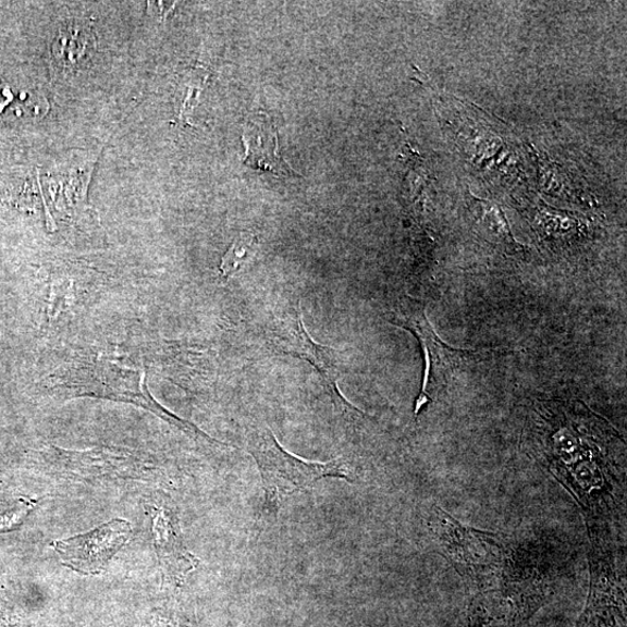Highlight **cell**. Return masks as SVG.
<instances>
[{"instance_id": "9c48e42d", "label": "cell", "mask_w": 627, "mask_h": 627, "mask_svg": "<svg viewBox=\"0 0 627 627\" xmlns=\"http://www.w3.org/2000/svg\"><path fill=\"white\" fill-rule=\"evenodd\" d=\"M35 505H37V501L32 499H22L14 511L0 516V533L10 532L21 528L23 522L34 511Z\"/></svg>"}, {"instance_id": "8992f818", "label": "cell", "mask_w": 627, "mask_h": 627, "mask_svg": "<svg viewBox=\"0 0 627 627\" xmlns=\"http://www.w3.org/2000/svg\"><path fill=\"white\" fill-rule=\"evenodd\" d=\"M295 323L296 327L290 331V333L279 337V346H281L285 353L308 361L312 368L319 372L324 380L328 392L331 397L334 398V403L343 411L365 415L361 410L348 403L339 389V382L344 374L342 355L337 353L335 348L312 341L304 324L303 309L300 306L298 319H296Z\"/></svg>"}, {"instance_id": "5b68a950", "label": "cell", "mask_w": 627, "mask_h": 627, "mask_svg": "<svg viewBox=\"0 0 627 627\" xmlns=\"http://www.w3.org/2000/svg\"><path fill=\"white\" fill-rule=\"evenodd\" d=\"M132 533L128 520L114 518L89 532L57 540L50 546L60 555L63 566L83 575H99L130 542Z\"/></svg>"}, {"instance_id": "ba28073f", "label": "cell", "mask_w": 627, "mask_h": 627, "mask_svg": "<svg viewBox=\"0 0 627 627\" xmlns=\"http://www.w3.org/2000/svg\"><path fill=\"white\" fill-rule=\"evenodd\" d=\"M255 241V236L249 233L239 234L233 241L221 260L220 271L223 278L229 279L239 270L253 249Z\"/></svg>"}, {"instance_id": "7a4b0ae2", "label": "cell", "mask_w": 627, "mask_h": 627, "mask_svg": "<svg viewBox=\"0 0 627 627\" xmlns=\"http://www.w3.org/2000/svg\"><path fill=\"white\" fill-rule=\"evenodd\" d=\"M249 451L263 479L267 501L274 505L284 497L311 490L317 481L324 478L353 481L352 469L344 458L314 463L293 456L279 444L270 429L253 435Z\"/></svg>"}, {"instance_id": "52a82bcc", "label": "cell", "mask_w": 627, "mask_h": 627, "mask_svg": "<svg viewBox=\"0 0 627 627\" xmlns=\"http://www.w3.org/2000/svg\"><path fill=\"white\" fill-rule=\"evenodd\" d=\"M150 512L155 548L164 569L177 575L194 569L199 562L185 550L176 518L165 508L152 507Z\"/></svg>"}, {"instance_id": "277c9868", "label": "cell", "mask_w": 627, "mask_h": 627, "mask_svg": "<svg viewBox=\"0 0 627 627\" xmlns=\"http://www.w3.org/2000/svg\"><path fill=\"white\" fill-rule=\"evenodd\" d=\"M428 528L435 545L462 577L476 581L499 577L504 560L500 534L465 528L439 505L431 508Z\"/></svg>"}, {"instance_id": "3957f363", "label": "cell", "mask_w": 627, "mask_h": 627, "mask_svg": "<svg viewBox=\"0 0 627 627\" xmlns=\"http://www.w3.org/2000/svg\"><path fill=\"white\" fill-rule=\"evenodd\" d=\"M390 323L408 330L420 341L423 348L426 371L421 392L415 401V420L423 409L434 403L435 395H440L447 388L462 366L495 353L494 351H464V348L450 346L435 334L427 318L426 306L411 298L399 306L394 312V320Z\"/></svg>"}, {"instance_id": "6da1fadb", "label": "cell", "mask_w": 627, "mask_h": 627, "mask_svg": "<svg viewBox=\"0 0 627 627\" xmlns=\"http://www.w3.org/2000/svg\"><path fill=\"white\" fill-rule=\"evenodd\" d=\"M49 380L51 392L61 397L89 396L131 404L155 414L189 439L226 446L157 403L148 390L146 372L142 370L99 357L69 364L50 374Z\"/></svg>"}]
</instances>
